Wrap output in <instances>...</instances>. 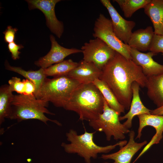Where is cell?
Listing matches in <instances>:
<instances>
[{
    "instance_id": "14",
    "label": "cell",
    "mask_w": 163,
    "mask_h": 163,
    "mask_svg": "<svg viewBox=\"0 0 163 163\" xmlns=\"http://www.w3.org/2000/svg\"><path fill=\"white\" fill-rule=\"evenodd\" d=\"M130 52L132 60L141 67L147 77L163 73V65L158 63L152 59L153 56L156 55L153 52L150 51L144 53L131 47Z\"/></svg>"
},
{
    "instance_id": "4",
    "label": "cell",
    "mask_w": 163,
    "mask_h": 163,
    "mask_svg": "<svg viewBox=\"0 0 163 163\" xmlns=\"http://www.w3.org/2000/svg\"><path fill=\"white\" fill-rule=\"evenodd\" d=\"M48 103V102L37 99L34 94L14 95L9 119L16 120L18 122L30 119L37 120L46 124L50 121L58 126H62L57 120L50 119L45 115V113L55 114L46 108Z\"/></svg>"
},
{
    "instance_id": "7",
    "label": "cell",
    "mask_w": 163,
    "mask_h": 163,
    "mask_svg": "<svg viewBox=\"0 0 163 163\" xmlns=\"http://www.w3.org/2000/svg\"><path fill=\"white\" fill-rule=\"evenodd\" d=\"M93 36L99 38L127 59L132 60L130 47L124 43L114 33L111 20L100 13L95 21Z\"/></svg>"
},
{
    "instance_id": "6",
    "label": "cell",
    "mask_w": 163,
    "mask_h": 163,
    "mask_svg": "<svg viewBox=\"0 0 163 163\" xmlns=\"http://www.w3.org/2000/svg\"><path fill=\"white\" fill-rule=\"evenodd\" d=\"M120 115L108 106L104 98L103 112L96 119L88 122V124L96 131L104 132L108 141L112 136L115 140L123 139L125 138V134L130 131L120 122Z\"/></svg>"
},
{
    "instance_id": "16",
    "label": "cell",
    "mask_w": 163,
    "mask_h": 163,
    "mask_svg": "<svg viewBox=\"0 0 163 163\" xmlns=\"http://www.w3.org/2000/svg\"><path fill=\"white\" fill-rule=\"evenodd\" d=\"M139 85L136 82L132 84V88L133 96L129 110L123 116H120V121L127 119L123 124L129 129L132 126V121L133 117L144 114H151V110L146 108L143 104L139 95Z\"/></svg>"
},
{
    "instance_id": "26",
    "label": "cell",
    "mask_w": 163,
    "mask_h": 163,
    "mask_svg": "<svg viewBox=\"0 0 163 163\" xmlns=\"http://www.w3.org/2000/svg\"><path fill=\"white\" fill-rule=\"evenodd\" d=\"M149 50L156 55L163 54V35L155 34Z\"/></svg>"
},
{
    "instance_id": "17",
    "label": "cell",
    "mask_w": 163,
    "mask_h": 163,
    "mask_svg": "<svg viewBox=\"0 0 163 163\" xmlns=\"http://www.w3.org/2000/svg\"><path fill=\"white\" fill-rule=\"evenodd\" d=\"M154 34L151 26L137 30L132 33L128 45L140 52L149 50Z\"/></svg>"
},
{
    "instance_id": "9",
    "label": "cell",
    "mask_w": 163,
    "mask_h": 163,
    "mask_svg": "<svg viewBox=\"0 0 163 163\" xmlns=\"http://www.w3.org/2000/svg\"><path fill=\"white\" fill-rule=\"evenodd\" d=\"M30 10L37 9L44 14L46 24L50 31L58 38H60L64 32L62 22L57 18L55 13L56 5L60 0H27Z\"/></svg>"
},
{
    "instance_id": "11",
    "label": "cell",
    "mask_w": 163,
    "mask_h": 163,
    "mask_svg": "<svg viewBox=\"0 0 163 163\" xmlns=\"http://www.w3.org/2000/svg\"><path fill=\"white\" fill-rule=\"evenodd\" d=\"M51 46L49 52L45 56L35 62L37 66L43 69L64 60V59L72 54L82 53L81 49L75 48L70 49L63 47L59 45L52 35H50Z\"/></svg>"
},
{
    "instance_id": "18",
    "label": "cell",
    "mask_w": 163,
    "mask_h": 163,
    "mask_svg": "<svg viewBox=\"0 0 163 163\" xmlns=\"http://www.w3.org/2000/svg\"><path fill=\"white\" fill-rule=\"evenodd\" d=\"M143 8L152 23L154 34L163 35V0H151Z\"/></svg>"
},
{
    "instance_id": "22",
    "label": "cell",
    "mask_w": 163,
    "mask_h": 163,
    "mask_svg": "<svg viewBox=\"0 0 163 163\" xmlns=\"http://www.w3.org/2000/svg\"><path fill=\"white\" fill-rule=\"evenodd\" d=\"M93 83L101 93L108 106L120 115L124 113V107L119 102L111 89L103 81L99 78L95 80Z\"/></svg>"
},
{
    "instance_id": "10",
    "label": "cell",
    "mask_w": 163,
    "mask_h": 163,
    "mask_svg": "<svg viewBox=\"0 0 163 163\" xmlns=\"http://www.w3.org/2000/svg\"><path fill=\"white\" fill-rule=\"evenodd\" d=\"M100 1L109 13L114 33L122 41L128 44L136 23L133 21L123 18L112 5L110 0H101Z\"/></svg>"
},
{
    "instance_id": "8",
    "label": "cell",
    "mask_w": 163,
    "mask_h": 163,
    "mask_svg": "<svg viewBox=\"0 0 163 163\" xmlns=\"http://www.w3.org/2000/svg\"><path fill=\"white\" fill-rule=\"evenodd\" d=\"M81 49L83 55V60L93 63L101 70L116 53L103 41L97 38L84 43Z\"/></svg>"
},
{
    "instance_id": "5",
    "label": "cell",
    "mask_w": 163,
    "mask_h": 163,
    "mask_svg": "<svg viewBox=\"0 0 163 163\" xmlns=\"http://www.w3.org/2000/svg\"><path fill=\"white\" fill-rule=\"evenodd\" d=\"M81 83L67 75L45 79L37 99L64 108L75 89Z\"/></svg>"
},
{
    "instance_id": "20",
    "label": "cell",
    "mask_w": 163,
    "mask_h": 163,
    "mask_svg": "<svg viewBox=\"0 0 163 163\" xmlns=\"http://www.w3.org/2000/svg\"><path fill=\"white\" fill-rule=\"evenodd\" d=\"M5 66L6 69L17 73L32 82L35 85L34 95L37 98L41 87L47 77L44 73V69L40 68L37 71H27L21 67L11 66L7 60L5 62Z\"/></svg>"
},
{
    "instance_id": "13",
    "label": "cell",
    "mask_w": 163,
    "mask_h": 163,
    "mask_svg": "<svg viewBox=\"0 0 163 163\" xmlns=\"http://www.w3.org/2000/svg\"><path fill=\"white\" fill-rule=\"evenodd\" d=\"M135 133L131 130L129 133V139L124 146L120 148V150L113 153L103 154L101 158L104 160L111 159L113 163H131V160L135 154L147 142L145 141L141 143L135 142L134 138Z\"/></svg>"
},
{
    "instance_id": "28",
    "label": "cell",
    "mask_w": 163,
    "mask_h": 163,
    "mask_svg": "<svg viewBox=\"0 0 163 163\" xmlns=\"http://www.w3.org/2000/svg\"><path fill=\"white\" fill-rule=\"evenodd\" d=\"M18 30L8 26L5 30L3 32L4 34V40L5 42L8 43L14 42L15 34Z\"/></svg>"
},
{
    "instance_id": "12",
    "label": "cell",
    "mask_w": 163,
    "mask_h": 163,
    "mask_svg": "<svg viewBox=\"0 0 163 163\" xmlns=\"http://www.w3.org/2000/svg\"><path fill=\"white\" fill-rule=\"evenodd\" d=\"M139 119V126L138 134L136 139H140L143 128L147 126L153 127L156 130V133L150 142L145 146L139 155L134 160L136 162L144 153L154 144L159 143L162 138L163 132V115L144 114L137 116Z\"/></svg>"
},
{
    "instance_id": "23",
    "label": "cell",
    "mask_w": 163,
    "mask_h": 163,
    "mask_svg": "<svg viewBox=\"0 0 163 163\" xmlns=\"http://www.w3.org/2000/svg\"><path fill=\"white\" fill-rule=\"evenodd\" d=\"M78 65V62H74L71 59L65 60L44 69V72L46 77H56L67 75Z\"/></svg>"
},
{
    "instance_id": "19",
    "label": "cell",
    "mask_w": 163,
    "mask_h": 163,
    "mask_svg": "<svg viewBox=\"0 0 163 163\" xmlns=\"http://www.w3.org/2000/svg\"><path fill=\"white\" fill-rule=\"evenodd\" d=\"M147 78V95L157 108L160 107L163 105V73Z\"/></svg>"
},
{
    "instance_id": "25",
    "label": "cell",
    "mask_w": 163,
    "mask_h": 163,
    "mask_svg": "<svg viewBox=\"0 0 163 163\" xmlns=\"http://www.w3.org/2000/svg\"><path fill=\"white\" fill-rule=\"evenodd\" d=\"M8 83L13 92L15 91L19 94H24L25 89L24 79L21 81L20 78L14 77L8 81Z\"/></svg>"
},
{
    "instance_id": "1",
    "label": "cell",
    "mask_w": 163,
    "mask_h": 163,
    "mask_svg": "<svg viewBox=\"0 0 163 163\" xmlns=\"http://www.w3.org/2000/svg\"><path fill=\"white\" fill-rule=\"evenodd\" d=\"M99 79L106 84L126 110L130 107L133 83L145 87L147 80L140 66L117 52L102 70Z\"/></svg>"
},
{
    "instance_id": "27",
    "label": "cell",
    "mask_w": 163,
    "mask_h": 163,
    "mask_svg": "<svg viewBox=\"0 0 163 163\" xmlns=\"http://www.w3.org/2000/svg\"><path fill=\"white\" fill-rule=\"evenodd\" d=\"M9 51L11 53L12 59L14 60L18 59L21 53L19 50L23 48V46L22 44H17L14 42L9 43L8 45Z\"/></svg>"
},
{
    "instance_id": "21",
    "label": "cell",
    "mask_w": 163,
    "mask_h": 163,
    "mask_svg": "<svg viewBox=\"0 0 163 163\" xmlns=\"http://www.w3.org/2000/svg\"><path fill=\"white\" fill-rule=\"evenodd\" d=\"M9 85H5L0 88V124L5 118L9 119L11 110V103L14 95Z\"/></svg>"
},
{
    "instance_id": "3",
    "label": "cell",
    "mask_w": 163,
    "mask_h": 163,
    "mask_svg": "<svg viewBox=\"0 0 163 163\" xmlns=\"http://www.w3.org/2000/svg\"><path fill=\"white\" fill-rule=\"evenodd\" d=\"M94 133L85 131L84 133L78 135L76 131L70 129L66 133L67 139L70 143L62 142L61 145L66 152L77 154L84 159L86 163H91V158H96L98 154L107 153L117 146L120 148L127 143L126 140H123L113 145L100 146L94 141Z\"/></svg>"
},
{
    "instance_id": "2",
    "label": "cell",
    "mask_w": 163,
    "mask_h": 163,
    "mask_svg": "<svg viewBox=\"0 0 163 163\" xmlns=\"http://www.w3.org/2000/svg\"><path fill=\"white\" fill-rule=\"evenodd\" d=\"M104 98L93 83L81 84L74 90L64 107L74 111L79 120L88 122L97 117L103 111Z\"/></svg>"
},
{
    "instance_id": "30",
    "label": "cell",
    "mask_w": 163,
    "mask_h": 163,
    "mask_svg": "<svg viewBox=\"0 0 163 163\" xmlns=\"http://www.w3.org/2000/svg\"><path fill=\"white\" fill-rule=\"evenodd\" d=\"M150 113L152 115H163V105L154 110H151Z\"/></svg>"
},
{
    "instance_id": "24",
    "label": "cell",
    "mask_w": 163,
    "mask_h": 163,
    "mask_svg": "<svg viewBox=\"0 0 163 163\" xmlns=\"http://www.w3.org/2000/svg\"><path fill=\"white\" fill-rule=\"evenodd\" d=\"M119 5L126 18H130L137 10L144 7L151 0H114Z\"/></svg>"
},
{
    "instance_id": "29",
    "label": "cell",
    "mask_w": 163,
    "mask_h": 163,
    "mask_svg": "<svg viewBox=\"0 0 163 163\" xmlns=\"http://www.w3.org/2000/svg\"><path fill=\"white\" fill-rule=\"evenodd\" d=\"M25 83V89L24 95L34 94L35 91L34 84L31 81L26 79H24Z\"/></svg>"
},
{
    "instance_id": "15",
    "label": "cell",
    "mask_w": 163,
    "mask_h": 163,
    "mask_svg": "<svg viewBox=\"0 0 163 163\" xmlns=\"http://www.w3.org/2000/svg\"><path fill=\"white\" fill-rule=\"evenodd\" d=\"M101 73L102 70L93 63L83 59L67 76L81 84H85L93 83L95 80L99 78Z\"/></svg>"
}]
</instances>
